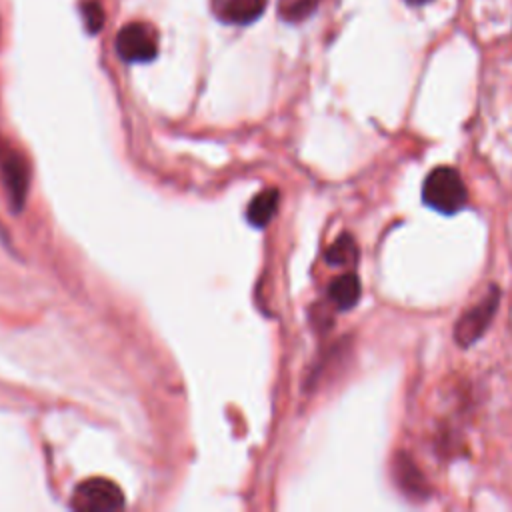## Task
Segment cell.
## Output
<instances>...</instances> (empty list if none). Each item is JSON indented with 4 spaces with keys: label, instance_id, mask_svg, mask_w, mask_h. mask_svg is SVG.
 Listing matches in <instances>:
<instances>
[{
    "label": "cell",
    "instance_id": "obj_1",
    "mask_svg": "<svg viewBox=\"0 0 512 512\" xmlns=\"http://www.w3.org/2000/svg\"><path fill=\"white\" fill-rule=\"evenodd\" d=\"M422 198L430 208L442 214H454L466 204L468 192L458 170L450 166H438L426 176Z\"/></svg>",
    "mask_w": 512,
    "mask_h": 512
},
{
    "label": "cell",
    "instance_id": "obj_2",
    "mask_svg": "<svg viewBox=\"0 0 512 512\" xmlns=\"http://www.w3.org/2000/svg\"><path fill=\"white\" fill-rule=\"evenodd\" d=\"M70 504L80 512H112L124 506V494L108 478H88L74 488Z\"/></svg>",
    "mask_w": 512,
    "mask_h": 512
},
{
    "label": "cell",
    "instance_id": "obj_3",
    "mask_svg": "<svg viewBox=\"0 0 512 512\" xmlns=\"http://www.w3.org/2000/svg\"><path fill=\"white\" fill-rule=\"evenodd\" d=\"M116 52L124 62L142 64L158 54V32L146 22H128L116 36Z\"/></svg>",
    "mask_w": 512,
    "mask_h": 512
},
{
    "label": "cell",
    "instance_id": "obj_4",
    "mask_svg": "<svg viewBox=\"0 0 512 512\" xmlns=\"http://www.w3.org/2000/svg\"><path fill=\"white\" fill-rule=\"evenodd\" d=\"M496 308H498V288L490 290L482 302H478L474 308H470L466 314L460 316L454 328L456 342L460 346H470L472 342H476L488 328Z\"/></svg>",
    "mask_w": 512,
    "mask_h": 512
},
{
    "label": "cell",
    "instance_id": "obj_5",
    "mask_svg": "<svg viewBox=\"0 0 512 512\" xmlns=\"http://www.w3.org/2000/svg\"><path fill=\"white\" fill-rule=\"evenodd\" d=\"M212 14L224 24L246 26L262 16L266 0H210Z\"/></svg>",
    "mask_w": 512,
    "mask_h": 512
},
{
    "label": "cell",
    "instance_id": "obj_6",
    "mask_svg": "<svg viewBox=\"0 0 512 512\" xmlns=\"http://www.w3.org/2000/svg\"><path fill=\"white\" fill-rule=\"evenodd\" d=\"M2 176L8 190V198L14 210H18L26 198V188H28V170H26L24 158L16 152L6 154V158L2 160Z\"/></svg>",
    "mask_w": 512,
    "mask_h": 512
},
{
    "label": "cell",
    "instance_id": "obj_7",
    "mask_svg": "<svg viewBox=\"0 0 512 512\" xmlns=\"http://www.w3.org/2000/svg\"><path fill=\"white\" fill-rule=\"evenodd\" d=\"M328 296H330L332 304L338 310L352 308L358 302V298H360V280H358V276L354 272H346V274L336 276L330 282Z\"/></svg>",
    "mask_w": 512,
    "mask_h": 512
},
{
    "label": "cell",
    "instance_id": "obj_8",
    "mask_svg": "<svg viewBox=\"0 0 512 512\" xmlns=\"http://www.w3.org/2000/svg\"><path fill=\"white\" fill-rule=\"evenodd\" d=\"M278 190L276 188H268L262 190L260 194H256L246 210V218L252 226L262 228L270 222V218L276 214V206H278Z\"/></svg>",
    "mask_w": 512,
    "mask_h": 512
},
{
    "label": "cell",
    "instance_id": "obj_9",
    "mask_svg": "<svg viewBox=\"0 0 512 512\" xmlns=\"http://www.w3.org/2000/svg\"><path fill=\"white\" fill-rule=\"evenodd\" d=\"M320 0H278V16L288 24H300L310 18Z\"/></svg>",
    "mask_w": 512,
    "mask_h": 512
},
{
    "label": "cell",
    "instance_id": "obj_10",
    "mask_svg": "<svg viewBox=\"0 0 512 512\" xmlns=\"http://www.w3.org/2000/svg\"><path fill=\"white\" fill-rule=\"evenodd\" d=\"M356 242L354 238H350L348 234L340 236L326 252V262L332 264V266H348L356 260Z\"/></svg>",
    "mask_w": 512,
    "mask_h": 512
},
{
    "label": "cell",
    "instance_id": "obj_11",
    "mask_svg": "<svg viewBox=\"0 0 512 512\" xmlns=\"http://www.w3.org/2000/svg\"><path fill=\"white\" fill-rule=\"evenodd\" d=\"M82 18H84L86 30L96 34L102 28L106 16H104V10H102L98 0H88V2L82 4Z\"/></svg>",
    "mask_w": 512,
    "mask_h": 512
},
{
    "label": "cell",
    "instance_id": "obj_12",
    "mask_svg": "<svg viewBox=\"0 0 512 512\" xmlns=\"http://www.w3.org/2000/svg\"><path fill=\"white\" fill-rule=\"evenodd\" d=\"M410 6H422V4H428L430 0H406Z\"/></svg>",
    "mask_w": 512,
    "mask_h": 512
}]
</instances>
